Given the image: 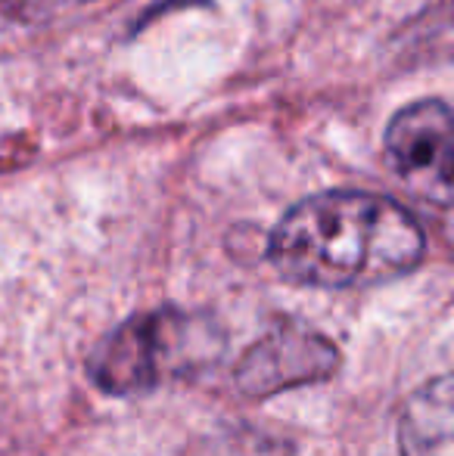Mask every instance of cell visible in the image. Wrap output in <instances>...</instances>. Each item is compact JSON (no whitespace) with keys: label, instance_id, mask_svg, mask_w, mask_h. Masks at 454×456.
Here are the masks:
<instances>
[{"label":"cell","instance_id":"1","mask_svg":"<svg viewBox=\"0 0 454 456\" xmlns=\"http://www.w3.org/2000/svg\"><path fill=\"white\" fill-rule=\"evenodd\" d=\"M426 236L417 217L376 192H318L293 205L268 240L286 280L318 289L374 286L414 271Z\"/></svg>","mask_w":454,"mask_h":456},{"label":"cell","instance_id":"2","mask_svg":"<svg viewBox=\"0 0 454 456\" xmlns=\"http://www.w3.org/2000/svg\"><path fill=\"white\" fill-rule=\"evenodd\" d=\"M221 351V332L202 314L159 307L125 320L87 357V376L112 397L146 395L165 379L187 376Z\"/></svg>","mask_w":454,"mask_h":456},{"label":"cell","instance_id":"3","mask_svg":"<svg viewBox=\"0 0 454 456\" xmlns=\"http://www.w3.org/2000/svg\"><path fill=\"white\" fill-rule=\"evenodd\" d=\"M386 159L408 196L454 242V109L417 100L386 127Z\"/></svg>","mask_w":454,"mask_h":456},{"label":"cell","instance_id":"4","mask_svg":"<svg viewBox=\"0 0 454 456\" xmlns=\"http://www.w3.org/2000/svg\"><path fill=\"white\" fill-rule=\"evenodd\" d=\"M340 370V351L311 330H274L249 345L234 370L236 388L246 397H271L299 385L324 382Z\"/></svg>","mask_w":454,"mask_h":456},{"label":"cell","instance_id":"5","mask_svg":"<svg viewBox=\"0 0 454 456\" xmlns=\"http://www.w3.org/2000/svg\"><path fill=\"white\" fill-rule=\"evenodd\" d=\"M401 456H454V370L408 397L399 419Z\"/></svg>","mask_w":454,"mask_h":456},{"label":"cell","instance_id":"6","mask_svg":"<svg viewBox=\"0 0 454 456\" xmlns=\"http://www.w3.org/2000/svg\"><path fill=\"white\" fill-rule=\"evenodd\" d=\"M87 0H0V10L12 19H25V22H35V19H47L56 12L69 10V6H81Z\"/></svg>","mask_w":454,"mask_h":456}]
</instances>
